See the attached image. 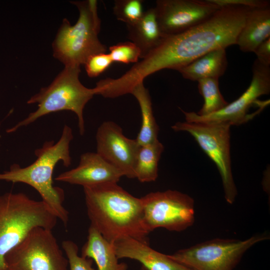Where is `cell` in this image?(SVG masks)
Wrapping results in <instances>:
<instances>
[{
  "label": "cell",
  "mask_w": 270,
  "mask_h": 270,
  "mask_svg": "<svg viewBox=\"0 0 270 270\" xmlns=\"http://www.w3.org/2000/svg\"><path fill=\"white\" fill-rule=\"evenodd\" d=\"M251 8L227 5L211 17L182 33L164 36L159 44L124 74L136 86L148 76L162 69L178 70L214 50L236 44Z\"/></svg>",
  "instance_id": "1"
},
{
  "label": "cell",
  "mask_w": 270,
  "mask_h": 270,
  "mask_svg": "<svg viewBox=\"0 0 270 270\" xmlns=\"http://www.w3.org/2000/svg\"><path fill=\"white\" fill-rule=\"evenodd\" d=\"M90 226L113 244L131 237L148 244L143 221L140 198L126 192L117 183L84 188Z\"/></svg>",
  "instance_id": "2"
},
{
  "label": "cell",
  "mask_w": 270,
  "mask_h": 270,
  "mask_svg": "<svg viewBox=\"0 0 270 270\" xmlns=\"http://www.w3.org/2000/svg\"><path fill=\"white\" fill-rule=\"evenodd\" d=\"M70 126H64L59 140L46 142L34 151L36 160L30 165L21 167L14 164L10 169L0 173V180L21 182L34 188L43 201L65 226L68 221V212L64 208V190L53 185L52 174L57 164L62 162L66 167L72 164L70 144L73 139Z\"/></svg>",
  "instance_id": "3"
},
{
  "label": "cell",
  "mask_w": 270,
  "mask_h": 270,
  "mask_svg": "<svg viewBox=\"0 0 270 270\" xmlns=\"http://www.w3.org/2000/svg\"><path fill=\"white\" fill-rule=\"evenodd\" d=\"M58 218L42 200L22 192L0 194V270H6V254L34 228L52 230Z\"/></svg>",
  "instance_id": "4"
},
{
  "label": "cell",
  "mask_w": 270,
  "mask_h": 270,
  "mask_svg": "<svg viewBox=\"0 0 270 270\" xmlns=\"http://www.w3.org/2000/svg\"><path fill=\"white\" fill-rule=\"evenodd\" d=\"M80 72V66H64L50 85L42 88L27 101L28 104H37L38 108L6 132H14L49 114L69 110L76 115L79 132L83 135L85 132L84 109L96 94L94 88H88L81 83Z\"/></svg>",
  "instance_id": "5"
},
{
  "label": "cell",
  "mask_w": 270,
  "mask_h": 270,
  "mask_svg": "<svg viewBox=\"0 0 270 270\" xmlns=\"http://www.w3.org/2000/svg\"><path fill=\"white\" fill-rule=\"evenodd\" d=\"M79 16L72 25L64 18L52 43L53 56L64 66H80L92 56L106 53V48L99 40L100 20L96 0L72 2Z\"/></svg>",
  "instance_id": "6"
},
{
  "label": "cell",
  "mask_w": 270,
  "mask_h": 270,
  "mask_svg": "<svg viewBox=\"0 0 270 270\" xmlns=\"http://www.w3.org/2000/svg\"><path fill=\"white\" fill-rule=\"evenodd\" d=\"M270 238L266 232L240 240L215 238L168 255L192 270H233L244 254L254 244Z\"/></svg>",
  "instance_id": "7"
},
{
  "label": "cell",
  "mask_w": 270,
  "mask_h": 270,
  "mask_svg": "<svg viewBox=\"0 0 270 270\" xmlns=\"http://www.w3.org/2000/svg\"><path fill=\"white\" fill-rule=\"evenodd\" d=\"M227 123L177 122L172 128L194 137L203 151L216 164L222 178L224 198L232 204L238 192L234 182L230 153V128Z\"/></svg>",
  "instance_id": "8"
},
{
  "label": "cell",
  "mask_w": 270,
  "mask_h": 270,
  "mask_svg": "<svg viewBox=\"0 0 270 270\" xmlns=\"http://www.w3.org/2000/svg\"><path fill=\"white\" fill-rule=\"evenodd\" d=\"M6 270H69L52 230L32 229L6 256Z\"/></svg>",
  "instance_id": "9"
},
{
  "label": "cell",
  "mask_w": 270,
  "mask_h": 270,
  "mask_svg": "<svg viewBox=\"0 0 270 270\" xmlns=\"http://www.w3.org/2000/svg\"><path fill=\"white\" fill-rule=\"evenodd\" d=\"M140 200L148 233L158 228L180 232L194 223V200L186 194L175 190L152 192Z\"/></svg>",
  "instance_id": "10"
},
{
  "label": "cell",
  "mask_w": 270,
  "mask_h": 270,
  "mask_svg": "<svg viewBox=\"0 0 270 270\" xmlns=\"http://www.w3.org/2000/svg\"><path fill=\"white\" fill-rule=\"evenodd\" d=\"M270 92V66L264 65L256 59L252 66V79L245 92L236 100L228 103L221 110L213 114L201 116L194 112H187L180 109L188 122L227 123L240 126L247 122L259 114L264 108H259L248 114L250 108L267 106L270 100L261 101L258 98Z\"/></svg>",
  "instance_id": "11"
},
{
  "label": "cell",
  "mask_w": 270,
  "mask_h": 270,
  "mask_svg": "<svg viewBox=\"0 0 270 270\" xmlns=\"http://www.w3.org/2000/svg\"><path fill=\"white\" fill-rule=\"evenodd\" d=\"M220 7L211 0H158L154 9L164 37L182 33L198 25Z\"/></svg>",
  "instance_id": "12"
},
{
  "label": "cell",
  "mask_w": 270,
  "mask_h": 270,
  "mask_svg": "<svg viewBox=\"0 0 270 270\" xmlns=\"http://www.w3.org/2000/svg\"><path fill=\"white\" fill-rule=\"evenodd\" d=\"M96 152L128 178H134V168L140 146L136 139L126 137L122 128L112 121L104 122L96 134Z\"/></svg>",
  "instance_id": "13"
},
{
  "label": "cell",
  "mask_w": 270,
  "mask_h": 270,
  "mask_svg": "<svg viewBox=\"0 0 270 270\" xmlns=\"http://www.w3.org/2000/svg\"><path fill=\"white\" fill-rule=\"evenodd\" d=\"M122 173L104 159L97 152L82 154L78 165L61 173L55 180L84 187L106 183H117Z\"/></svg>",
  "instance_id": "14"
},
{
  "label": "cell",
  "mask_w": 270,
  "mask_h": 270,
  "mask_svg": "<svg viewBox=\"0 0 270 270\" xmlns=\"http://www.w3.org/2000/svg\"><path fill=\"white\" fill-rule=\"evenodd\" d=\"M112 244L118 259L137 260L148 270H192L152 249L148 244L131 237L122 238Z\"/></svg>",
  "instance_id": "15"
},
{
  "label": "cell",
  "mask_w": 270,
  "mask_h": 270,
  "mask_svg": "<svg viewBox=\"0 0 270 270\" xmlns=\"http://www.w3.org/2000/svg\"><path fill=\"white\" fill-rule=\"evenodd\" d=\"M270 38V6L252 8L236 40L240 50L254 52L257 46Z\"/></svg>",
  "instance_id": "16"
},
{
  "label": "cell",
  "mask_w": 270,
  "mask_h": 270,
  "mask_svg": "<svg viewBox=\"0 0 270 270\" xmlns=\"http://www.w3.org/2000/svg\"><path fill=\"white\" fill-rule=\"evenodd\" d=\"M81 256L92 259L97 270H128L125 262H119L112 244L106 240L93 226L88 230L87 240L81 250Z\"/></svg>",
  "instance_id": "17"
},
{
  "label": "cell",
  "mask_w": 270,
  "mask_h": 270,
  "mask_svg": "<svg viewBox=\"0 0 270 270\" xmlns=\"http://www.w3.org/2000/svg\"><path fill=\"white\" fill-rule=\"evenodd\" d=\"M227 67L226 49L218 48L208 52L178 71L184 78L198 82L204 78L218 79Z\"/></svg>",
  "instance_id": "18"
},
{
  "label": "cell",
  "mask_w": 270,
  "mask_h": 270,
  "mask_svg": "<svg viewBox=\"0 0 270 270\" xmlns=\"http://www.w3.org/2000/svg\"><path fill=\"white\" fill-rule=\"evenodd\" d=\"M126 26L129 38L140 51V58H144L164 38L154 8L144 12L136 22Z\"/></svg>",
  "instance_id": "19"
},
{
  "label": "cell",
  "mask_w": 270,
  "mask_h": 270,
  "mask_svg": "<svg viewBox=\"0 0 270 270\" xmlns=\"http://www.w3.org/2000/svg\"><path fill=\"white\" fill-rule=\"evenodd\" d=\"M136 99L142 114V125L136 138L140 146L151 144L158 140L159 127L154 117L151 98L144 82L138 84L131 93Z\"/></svg>",
  "instance_id": "20"
},
{
  "label": "cell",
  "mask_w": 270,
  "mask_h": 270,
  "mask_svg": "<svg viewBox=\"0 0 270 270\" xmlns=\"http://www.w3.org/2000/svg\"><path fill=\"white\" fill-rule=\"evenodd\" d=\"M164 150L158 140L138 149L134 168L135 178L141 182L155 181L158 176V164Z\"/></svg>",
  "instance_id": "21"
},
{
  "label": "cell",
  "mask_w": 270,
  "mask_h": 270,
  "mask_svg": "<svg viewBox=\"0 0 270 270\" xmlns=\"http://www.w3.org/2000/svg\"><path fill=\"white\" fill-rule=\"evenodd\" d=\"M198 82L199 92L204 100L202 108L196 113L198 115L204 116L213 114L228 104L220 90L218 79L204 78Z\"/></svg>",
  "instance_id": "22"
},
{
  "label": "cell",
  "mask_w": 270,
  "mask_h": 270,
  "mask_svg": "<svg viewBox=\"0 0 270 270\" xmlns=\"http://www.w3.org/2000/svg\"><path fill=\"white\" fill-rule=\"evenodd\" d=\"M113 11L118 20L124 22L126 26L133 24L141 18L144 12L142 0H116Z\"/></svg>",
  "instance_id": "23"
},
{
  "label": "cell",
  "mask_w": 270,
  "mask_h": 270,
  "mask_svg": "<svg viewBox=\"0 0 270 270\" xmlns=\"http://www.w3.org/2000/svg\"><path fill=\"white\" fill-rule=\"evenodd\" d=\"M108 54L113 62L129 64L137 62L140 57V51L132 42H119L109 48Z\"/></svg>",
  "instance_id": "24"
},
{
  "label": "cell",
  "mask_w": 270,
  "mask_h": 270,
  "mask_svg": "<svg viewBox=\"0 0 270 270\" xmlns=\"http://www.w3.org/2000/svg\"><path fill=\"white\" fill-rule=\"evenodd\" d=\"M62 248L68 260L69 270H97L92 266V259L78 255V246L73 241H63Z\"/></svg>",
  "instance_id": "25"
},
{
  "label": "cell",
  "mask_w": 270,
  "mask_h": 270,
  "mask_svg": "<svg viewBox=\"0 0 270 270\" xmlns=\"http://www.w3.org/2000/svg\"><path fill=\"white\" fill-rule=\"evenodd\" d=\"M112 62L108 54L100 53L90 56L84 65L88 76L95 78L106 70Z\"/></svg>",
  "instance_id": "26"
},
{
  "label": "cell",
  "mask_w": 270,
  "mask_h": 270,
  "mask_svg": "<svg viewBox=\"0 0 270 270\" xmlns=\"http://www.w3.org/2000/svg\"><path fill=\"white\" fill-rule=\"evenodd\" d=\"M220 6L227 5H239L251 8H265L270 6V1L265 0H211Z\"/></svg>",
  "instance_id": "27"
},
{
  "label": "cell",
  "mask_w": 270,
  "mask_h": 270,
  "mask_svg": "<svg viewBox=\"0 0 270 270\" xmlns=\"http://www.w3.org/2000/svg\"><path fill=\"white\" fill-rule=\"evenodd\" d=\"M254 52L260 63L270 66V38L260 44Z\"/></svg>",
  "instance_id": "28"
},
{
  "label": "cell",
  "mask_w": 270,
  "mask_h": 270,
  "mask_svg": "<svg viewBox=\"0 0 270 270\" xmlns=\"http://www.w3.org/2000/svg\"><path fill=\"white\" fill-rule=\"evenodd\" d=\"M140 270H148L146 268H144V266H141L140 268Z\"/></svg>",
  "instance_id": "29"
}]
</instances>
